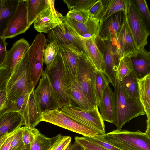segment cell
I'll use <instances>...</instances> for the list:
<instances>
[{
  "instance_id": "cell-50",
  "label": "cell",
  "mask_w": 150,
  "mask_h": 150,
  "mask_svg": "<svg viewBox=\"0 0 150 150\" xmlns=\"http://www.w3.org/2000/svg\"><path fill=\"white\" fill-rule=\"evenodd\" d=\"M18 129L12 133L7 134L0 138V148L3 144L9 138V137H10L12 134L16 132Z\"/></svg>"
},
{
  "instance_id": "cell-17",
  "label": "cell",
  "mask_w": 150,
  "mask_h": 150,
  "mask_svg": "<svg viewBox=\"0 0 150 150\" xmlns=\"http://www.w3.org/2000/svg\"><path fill=\"white\" fill-rule=\"evenodd\" d=\"M125 17L124 11L110 16L100 25L97 37L103 41H111L115 45Z\"/></svg>"
},
{
  "instance_id": "cell-32",
  "label": "cell",
  "mask_w": 150,
  "mask_h": 150,
  "mask_svg": "<svg viewBox=\"0 0 150 150\" xmlns=\"http://www.w3.org/2000/svg\"><path fill=\"white\" fill-rule=\"evenodd\" d=\"M64 63L69 68L76 78L79 60V55L71 52L59 50Z\"/></svg>"
},
{
  "instance_id": "cell-47",
  "label": "cell",
  "mask_w": 150,
  "mask_h": 150,
  "mask_svg": "<svg viewBox=\"0 0 150 150\" xmlns=\"http://www.w3.org/2000/svg\"><path fill=\"white\" fill-rule=\"evenodd\" d=\"M17 130V131L18 130ZM12 134L3 144L0 148V150H9L11 142L13 139L14 135L17 132Z\"/></svg>"
},
{
  "instance_id": "cell-10",
  "label": "cell",
  "mask_w": 150,
  "mask_h": 150,
  "mask_svg": "<svg viewBox=\"0 0 150 150\" xmlns=\"http://www.w3.org/2000/svg\"><path fill=\"white\" fill-rule=\"evenodd\" d=\"M46 44L45 36L40 33L36 35L28 49L30 77L35 88L42 75L44 51Z\"/></svg>"
},
{
  "instance_id": "cell-22",
  "label": "cell",
  "mask_w": 150,
  "mask_h": 150,
  "mask_svg": "<svg viewBox=\"0 0 150 150\" xmlns=\"http://www.w3.org/2000/svg\"><path fill=\"white\" fill-rule=\"evenodd\" d=\"M98 107L103 120L113 124L115 117L114 93L109 84L106 85L104 90Z\"/></svg>"
},
{
  "instance_id": "cell-42",
  "label": "cell",
  "mask_w": 150,
  "mask_h": 150,
  "mask_svg": "<svg viewBox=\"0 0 150 150\" xmlns=\"http://www.w3.org/2000/svg\"><path fill=\"white\" fill-rule=\"evenodd\" d=\"M71 140L70 136L62 135L53 150H66L71 144Z\"/></svg>"
},
{
  "instance_id": "cell-44",
  "label": "cell",
  "mask_w": 150,
  "mask_h": 150,
  "mask_svg": "<svg viewBox=\"0 0 150 150\" xmlns=\"http://www.w3.org/2000/svg\"><path fill=\"white\" fill-rule=\"evenodd\" d=\"M103 9L101 0H98L88 11L90 16L98 18L102 11Z\"/></svg>"
},
{
  "instance_id": "cell-40",
  "label": "cell",
  "mask_w": 150,
  "mask_h": 150,
  "mask_svg": "<svg viewBox=\"0 0 150 150\" xmlns=\"http://www.w3.org/2000/svg\"><path fill=\"white\" fill-rule=\"evenodd\" d=\"M98 0H77L72 10L88 11Z\"/></svg>"
},
{
  "instance_id": "cell-53",
  "label": "cell",
  "mask_w": 150,
  "mask_h": 150,
  "mask_svg": "<svg viewBox=\"0 0 150 150\" xmlns=\"http://www.w3.org/2000/svg\"><path fill=\"white\" fill-rule=\"evenodd\" d=\"M86 150H87L86 149Z\"/></svg>"
},
{
  "instance_id": "cell-20",
  "label": "cell",
  "mask_w": 150,
  "mask_h": 150,
  "mask_svg": "<svg viewBox=\"0 0 150 150\" xmlns=\"http://www.w3.org/2000/svg\"><path fill=\"white\" fill-rule=\"evenodd\" d=\"M62 20L71 27L83 38L86 39L97 37L99 27V20L97 18L90 16L87 21L83 23L78 22L66 16H62Z\"/></svg>"
},
{
  "instance_id": "cell-31",
  "label": "cell",
  "mask_w": 150,
  "mask_h": 150,
  "mask_svg": "<svg viewBox=\"0 0 150 150\" xmlns=\"http://www.w3.org/2000/svg\"><path fill=\"white\" fill-rule=\"evenodd\" d=\"M108 79L103 72L96 71L94 90L97 105L98 107L101 101L104 90L109 84Z\"/></svg>"
},
{
  "instance_id": "cell-19",
  "label": "cell",
  "mask_w": 150,
  "mask_h": 150,
  "mask_svg": "<svg viewBox=\"0 0 150 150\" xmlns=\"http://www.w3.org/2000/svg\"><path fill=\"white\" fill-rule=\"evenodd\" d=\"M49 7L39 15L33 22L35 28L40 33L49 32L62 22V15L54 8V0H49Z\"/></svg>"
},
{
  "instance_id": "cell-48",
  "label": "cell",
  "mask_w": 150,
  "mask_h": 150,
  "mask_svg": "<svg viewBox=\"0 0 150 150\" xmlns=\"http://www.w3.org/2000/svg\"><path fill=\"white\" fill-rule=\"evenodd\" d=\"M84 148L75 142L71 144L67 150H84Z\"/></svg>"
},
{
  "instance_id": "cell-38",
  "label": "cell",
  "mask_w": 150,
  "mask_h": 150,
  "mask_svg": "<svg viewBox=\"0 0 150 150\" xmlns=\"http://www.w3.org/2000/svg\"><path fill=\"white\" fill-rule=\"evenodd\" d=\"M75 142L87 150H107L88 140L84 136H76L75 138Z\"/></svg>"
},
{
  "instance_id": "cell-35",
  "label": "cell",
  "mask_w": 150,
  "mask_h": 150,
  "mask_svg": "<svg viewBox=\"0 0 150 150\" xmlns=\"http://www.w3.org/2000/svg\"><path fill=\"white\" fill-rule=\"evenodd\" d=\"M40 133L39 131L35 127H22L23 139L27 148Z\"/></svg>"
},
{
  "instance_id": "cell-16",
  "label": "cell",
  "mask_w": 150,
  "mask_h": 150,
  "mask_svg": "<svg viewBox=\"0 0 150 150\" xmlns=\"http://www.w3.org/2000/svg\"><path fill=\"white\" fill-rule=\"evenodd\" d=\"M102 42V51L104 60L103 73L110 83L114 87L117 81V72L120 57L115 44L110 41Z\"/></svg>"
},
{
  "instance_id": "cell-4",
  "label": "cell",
  "mask_w": 150,
  "mask_h": 150,
  "mask_svg": "<svg viewBox=\"0 0 150 150\" xmlns=\"http://www.w3.org/2000/svg\"><path fill=\"white\" fill-rule=\"evenodd\" d=\"M49 42L55 41L59 50L85 54V41L69 26L62 21L48 32Z\"/></svg>"
},
{
  "instance_id": "cell-1",
  "label": "cell",
  "mask_w": 150,
  "mask_h": 150,
  "mask_svg": "<svg viewBox=\"0 0 150 150\" xmlns=\"http://www.w3.org/2000/svg\"><path fill=\"white\" fill-rule=\"evenodd\" d=\"M96 137L121 150H150V136L139 130L117 129Z\"/></svg>"
},
{
  "instance_id": "cell-46",
  "label": "cell",
  "mask_w": 150,
  "mask_h": 150,
  "mask_svg": "<svg viewBox=\"0 0 150 150\" xmlns=\"http://www.w3.org/2000/svg\"><path fill=\"white\" fill-rule=\"evenodd\" d=\"M7 98L6 88L0 91V111L5 105Z\"/></svg>"
},
{
  "instance_id": "cell-34",
  "label": "cell",
  "mask_w": 150,
  "mask_h": 150,
  "mask_svg": "<svg viewBox=\"0 0 150 150\" xmlns=\"http://www.w3.org/2000/svg\"><path fill=\"white\" fill-rule=\"evenodd\" d=\"M59 50L58 46L54 41L50 42L44 51L43 62L48 68L54 61Z\"/></svg>"
},
{
  "instance_id": "cell-51",
  "label": "cell",
  "mask_w": 150,
  "mask_h": 150,
  "mask_svg": "<svg viewBox=\"0 0 150 150\" xmlns=\"http://www.w3.org/2000/svg\"><path fill=\"white\" fill-rule=\"evenodd\" d=\"M28 150V149L27 148L26 149H25V150Z\"/></svg>"
},
{
  "instance_id": "cell-39",
  "label": "cell",
  "mask_w": 150,
  "mask_h": 150,
  "mask_svg": "<svg viewBox=\"0 0 150 150\" xmlns=\"http://www.w3.org/2000/svg\"><path fill=\"white\" fill-rule=\"evenodd\" d=\"M67 16L81 23H86L90 17L88 11H74L71 10L67 13Z\"/></svg>"
},
{
  "instance_id": "cell-8",
  "label": "cell",
  "mask_w": 150,
  "mask_h": 150,
  "mask_svg": "<svg viewBox=\"0 0 150 150\" xmlns=\"http://www.w3.org/2000/svg\"><path fill=\"white\" fill-rule=\"evenodd\" d=\"M14 102L16 111L23 117L25 126L35 127L42 121V111L34 89L25 91Z\"/></svg>"
},
{
  "instance_id": "cell-26",
  "label": "cell",
  "mask_w": 150,
  "mask_h": 150,
  "mask_svg": "<svg viewBox=\"0 0 150 150\" xmlns=\"http://www.w3.org/2000/svg\"><path fill=\"white\" fill-rule=\"evenodd\" d=\"M138 75L135 69L120 81L122 91L128 100L139 98L137 78Z\"/></svg>"
},
{
  "instance_id": "cell-52",
  "label": "cell",
  "mask_w": 150,
  "mask_h": 150,
  "mask_svg": "<svg viewBox=\"0 0 150 150\" xmlns=\"http://www.w3.org/2000/svg\"><path fill=\"white\" fill-rule=\"evenodd\" d=\"M84 150H86L84 149Z\"/></svg>"
},
{
  "instance_id": "cell-37",
  "label": "cell",
  "mask_w": 150,
  "mask_h": 150,
  "mask_svg": "<svg viewBox=\"0 0 150 150\" xmlns=\"http://www.w3.org/2000/svg\"><path fill=\"white\" fill-rule=\"evenodd\" d=\"M135 3L139 13L147 23L150 21V12L147 2L145 0H135Z\"/></svg>"
},
{
  "instance_id": "cell-2",
  "label": "cell",
  "mask_w": 150,
  "mask_h": 150,
  "mask_svg": "<svg viewBox=\"0 0 150 150\" xmlns=\"http://www.w3.org/2000/svg\"><path fill=\"white\" fill-rule=\"evenodd\" d=\"M5 88L7 99L13 102L25 91L34 89L30 77L28 50L12 70Z\"/></svg>"
},
{
  "instance_id": "cell-15",
  "label": "cell",
  "mask_w": 150,
  "mask_h": 150,
  "mask_svg": "<svg viewBox=\"0 0 150 150\" xmlns=\"http://www.w3.org/2000/svg\"><path fill=\"white\" fill-rule=\"evenodd\" d=\"M63 64L65 90L68 97L82 110L94 108L85 96L69 68Z\"/></svg>"
},
{
  "instance_id": "cell-27",
  "label": "cell",
  "mask_w": 150,
  "mask_h": 150,
  "mask_svg": "<svg viewBox=\"0 0 150 150\" xmlns=\"http://www.w3.org/2000/svg\"><path fill=\"white\" fill-rule=\"evenodd\" d=\"M131 59L139 78L150 73V52L144 48Z\"/></svg>"
},
{
  "instance_id": "cell-25",
  "label": "cell",
  "mask_w": 150,
  "mask_h": 150,
  "mask_svg": "<svg viewBox=\"0 0 150 150\" xmlns=\"http://www.w3.org/2000/svg\"><path fill=\"white\" fill-rule=\"evenodd\" d=\"M19 1V0H0V37H2Z\"/></svg>"
},
{
  "instance_id": "cell-14",
  "label": "cell",
  "mask_w": 150,
  "mask_h": 150,
  "mask_svg": "<svg viewBox=\"0 0 150 150\" xmlns=\"http://www.w3.org/2000/svg\"><path fill=\"white\" fill-rule=\"evenodd\" d=\"M26 0H19L15 11L2 37L6 39L25 33L30 27L28 23Z\"/></svg>"
},
{
  "instance_id": "cell-36",
  "label": "cell",
  "mask_w": 150,
  "mask_h": 150,
  "mask_svg": "<svg viewBox=\"0 0 150 150\" xmlns=\"http://www.w3.org/2000/svg\"><path fill=\"white\" fill-rule=\"evenodd\" d=\"M26 149L23 139L22 127L18 129L14 135L9 150H24Z\"/></svg>"
},
{
  "instance_id": "cell-5",
  "label": "cell",
  "mask_w": 150,
  "mask_h": 150,
  "mask_svg": "<svg viewBox=\"0 0 150 150\" xmlns=\"http://www.w3.org/2000/svg\"><path fill=\"white\" fill-rule=\"evenodd\" d=\"M97 105L94 108L83 110L71 103L62 105L58 108L64 115L76 122L105 133L104 120Z\"/></svg>"
},
{
  "instance_id": "cell-41",
  "label": "cell",
  "mask_w": 150,
  "mask_h": 150,
  "mask_svg": "<svg viewBox=\"0 0 150 150\" xmlns=\"http://www.w3.org/2000/svg\"><path fill=\"white\" fill-rule=\"evenodd\" d=\"M12 70L3 65L0 66V91L6 88V82Z\"/></svg>"
},
{
  "instance_id": "cell-28",
  "label": "cell",
  "mask_w": 150,
  "mask_h": 150,
  "mask_svg": "<svg viewBox=\"0 0 150 150\" xmlns=\"http://www.w3.org/2000/svg\"><path fill=\"white\" fill-rule=\"evenodd\" d=\"M103 9L98 19L99 25L112 15L125 10L126 0H101Z\"/></svg>"
},
{
  "instance_id": "cell-9",
  "label": "cell",
  "mask_w": 150,
  "mask_h": 150,
  "mask_svg": "<svg viewBox=\"0 0 150 150\" xmlns=\"http://www.w3.org/2000/svg\"><path fill=\"white\" fill-rule=\"evenodd\" d=\"M42 121L57 125L83 136L96 137L103 134L96 129L76 122L62 113L58 108L42 112Z\"/></svg>"
},
{
  "instance_id": "cell-3",
  "label": "cell",
  "mask_w": 150,
  "mask_h": 150,
  "mask_svg": "<svg viewBox=\"0 0 150 150\" xmlns=\"http://www.w3.org/2000/svg\"><path fill=\"white\" fill-rule=\"evenodd\" d=\"M114 87L115 117L113 124L117 129H121L125 124L131 120L145 113L139 98L129 100L125 98L118 79Z\"/></svg>"
},
{
  "instance_id": "cell-43",
  "label": "cell",
  "mask_w": 150,
  "mask_h": 150,
  "mask_svg": "<svg viewBox=\"0 0 150 150\" xmlns=\"http://www.w3.org/2000/svg\"><path fill=\"white\" fill-rule=\"evenodd\" d=\"M88 140L104 148L107 150H121L113 145L96 137H92L84 136Z\"/></svg>"
},
{
  "instance_id": "cell-21",
  "label": "cell",
  "mask_w": 150,
  "mask_h": 150,
  "mask_svg": "<svg viewBox=\"0 0 150 150\" xmlns=\"http://www.w3.org/2000/svg\"><path fill=\"white\" fill-rule=\"evenodd\" d=\"M139 99L146 114V129L145 133L150 135V73L137 78Z\"/></svg>"
},
{
  "instance_id": "cell-49",
  "label": "cell",
  "mask_w": 150,
  "mask_h": 150,
  "mask_svg": "<svg viewBox=\"0 0 150 150\" xmlns=\"http://www.w3.org/2000/svg\"><path fill=\"white\" fill-rule=\"evenodd\" d=\"M77 0H63L67 4L68 9L70 10L74 8Z\"/></svg>"
},
{
  "instance_id": "cell-33",
  "label": "cell",
  "mask_w": 150,
  "mask_h": 150,
  "mask_svg": "<svg viewBox=\"0 0 150 150\" xmlns=\"http://www.w3.org/2000/svg\"><path fill=\"white\" fill-rule=\"evenodd\" d=\"M134 70L131 58L122 57L120 59L117 72V78L121 81Z\"/></svg>"
},
{
  "instance_id": "cell-29",
  "label": "cell",
  "mask_w": 150,
  "mask_h": 150,
  "mask_svg": "<svg viewBox=\"0 0 150 150\" xmlns=\"http://www.w3.org/2000/svg\"><path fill=\"white\" fill-rule=\"evenodd\" d=\"M27 20L31 26L39 15L50 5L49 0H26Z\"/></svg>"
},
{
  "instance_id": "cell-13",
  "label": "cell",
  "mask_w": 150,
  "mask_h": 150,
  "mask_svg": "<svg viewBox=\"0 0 150 150\" xmlns=\"http://www.w3.org/2000/svg\"><path fill=\"white\" fill-rule=\"evenodd\" d=\"M15 111L13 103L7 100L0 111V138L15 131L23 125L21 115Z\"/></svg>"
},
{
  "instance_id": "cell-12",
  "label": "cell",
  "mask_w": 150,
  "mask_h": 150,
  "mask_svg": "<svg viewBox=\"0 0 150 150\" xmlns=\"http://www.w3.org/2000/svg\"><path fill=\"white\" fill-rule=\"evenodd\" d=\"M35 97L42 112L58 108L57 96L47 73L45 70L39 84L34 90Z\"/></svg>"
},
{
  "instance_id": "cell-23",
  "label": "cell",
  "mask_w": 150,
  "mask_h": 150,
  "mask_svg": "<svg viewBox=\"0 0 150 150\" xmlns=\"http://www.w3.org/2000/svg\"><path fill=\"white\" fill-rule=\"evenodd\" d=\"M30 46L29 42L24 38L16 41L10 50L7 51L3 65L12 70Z\"/></svg>"
},
{
  "instance_id": "cell-11",
  "label": "cell",
  "mask_w": 150,
  "mask_h": 150,
  "mask_svg": "<svg viewBox=\"0 0 150 150\" xmlns=\"http://www.w3.org/2000/svg\"><path fill=\"white\" fill-rule=\"evenodd\" d=\"M45 71L47 73L54 89L59 106L71 104L65 92L64 64L59 50L53 63L49 68L46 67Z\"/></svg>"
},
{
  "instance_id": "cell-24",
  "label": "cell",
  "mask_w": 150,
  "mask_h": 150,
  "mask_svg": "<svg viewBox=\"0 0 150 150\" xmlns=\"http://www.w3.org/2000/svg\"><path fill=\"white\" fill-rule=\"evenodd\" d=\"M96 37H93L85 39V54L96 70L103 72L104 58L96 42Z\"/></svg>"
},
{
  "instance_id": "cell-6",
  "label": "cell",
  "mask_w": 150,
  "mask_h": 150,
  "mask_svg": "<svg viewBox=\"0 0 150 150\" xmlns=\"http://www.w3.org/2000/svg\"><path fill=\"white\" fill-rule=\"evenodd\" d=\"M96 71L85 54L79 55L76 80L93 108L97 105L94 90Z\"/></svg>"
},
{
  "instance_id": "cell-7",
  "label": "cell",
  "mask_w": 150,
  "mask_h": 150,
  "mask_svg": "<svg viewBox=\"0 0 150 150\" xmlns=\"http://www.w3.org/2000/svg\"><path fill=\"white\" fill-rule=\"evenodd\" d=\"M125 6V18L137 48L140 51L147 44L150 33L134 2L126 0Z\"/></svg>"
},
{
  "instance_id": "cell-45",
  "label": "cell",
  "mask_w": 150,
  "mask_h": 150,
  "mask_svg": "<svg viewBox=\"0 0 150 150\" xmlns=\"http://www.w3.org/2000/svg\"><path fill=\"white\" fill-rule=\"evenodd\" d=\"M7 44L6 39L0 37V66L4 64L5 59L7 52Z\"/></svg>"
},
{
  "instance_id": "cell-18",
  "label": "cell",
  "mask_w": 150,
  "mask_h": 150,
  "mask_svg": "<svg viewBox=\"0 0 150 150\" xmlns=\"http://www.w3.org/2000/svg\"><path fill=\"white\" fill-rule=\"evenodd\" d=\"M115 45L120 59L122 57L131 58L140 51L137 48L125 17Z\"/></svg>"
},
{
  "instance_id": "cell-30",
  "label": "cell",
  "mask_w": 150,
  "mask_h": 150,
  "mask_svg": "<svg viewBox=\"0 0 150 150\" xmlns=\"http://www.w3.org/2000/svg\"><path fill=\"white\" fill-rule=\"evenodd\" d=\"M61 136L48 138L40 133L27 147L28 150H50Z\"/></svg>"
}]
</instances>
